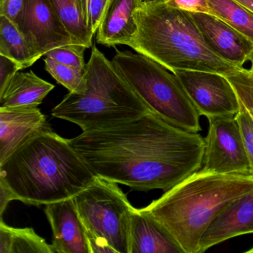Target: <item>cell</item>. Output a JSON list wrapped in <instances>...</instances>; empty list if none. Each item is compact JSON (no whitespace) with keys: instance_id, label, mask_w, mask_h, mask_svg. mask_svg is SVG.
I'll return each instance as SVG.
<instances>
[{"instance_id":"6da1fadb","label":"cell","mask_w":253,"mask_h":253,"mask_svg":"<svg viewBox=\"0 0 253 253\" xmlns=\"http://www.w3.org/2000/svg\"><path fill=\"white\" fill-rule=\"evenodd\" d=\"M96 177L133 190L167 191L199 171L205 139L150 112L69 140Z\"/></svg>"},{"instance_id":"7a4b0ae2","label":"cell","mask_w":253,"mask_h":253,"mask_svg":"<svg viewBox=\"0 0 253 253\" xmlns=\"http://www.w3.org/2000/svg\"><path fill=\"white\" fill-rule=\"evenodd\" d=\"M96 177L69 140L54 131L34 137L0 164V181L30 205L73 198Z\"/></svg>"},{"instance_id":"3957f363","label":"cell","mask_w":253,"mask_h":253,"mask_svg":"<svg viewBox=\"0 0 253 253\" xmlns=\"http://www.w3.org/2000/svg\"><path fill=\"white\" fill-rule=\"evenodd\" d=\"M253 189L251 174L200 169L142 210L167 229L183 253H199L201 238L216 216Z\"/></svg>"},{"instance_id":"277c9868","label":"cell","mask_w":253,"mask_h":253,"mask_svg":"<svg viewBox=\"0 0 253 253\" xmlns=\"http://www.w3.org/2000/svg\"><path fill=\"white\" fill-rule=\"evenodd\" d=\"M135 17L138 30L128 46L172 73L201 71L227 76L241 69L211 51L190 13L161 2L140 5Z\"/></svg>"},{"instance_id":"5b68a950","label":"cell","mask_w":253,"mask_h":253,"mask_svg":"<svg viewBox=\"0 0 253 253\" xmlns=\"http://www.w3.org/2000/svg\"><path fill=\"white\" fill-rule=\"evenodd\" d=\"M85 92H69L52 109L54 118L77 124L83 131L100 129L137 119L150 112L113 62L93 47L86 64Z\"/></svg>"},{"instance_id":"8992f818","label":"cell","mask_w":253,"mask_h":253,"mask_svg":"<svg viewBox=\"0 0 253 253\" xmlns=\"http://www.w3.org/2000/svg\"><path fill=\"white\" fill-rule=\"evenodd\" d=\"M112 61L150 112L179 128L201 131V115L174 73L139 53L116 50Z\"/></svg>"},{"instance_id":"52a82bcc","label":"cell","mask_w":253,"mask_h":253,"mask_svg":"<svg viewBox=\"0 0 253 253\" xmlns=\"http://www.w3.org/2000/svg\"><path fill=\"white\" fill-rule=\"evenodd\" d=\"M118 184L97 177L73 198L91 253H128L134 208Z\"/></svg>"},{"instance_id":"ba28073f","label":"cell","mask_w":253,"mask_h":253,"mask_svg":"<svg viewBox=\"0 0 253 253\" xmlns=\"http://www.w3.org/2000/svg\"><path fill=\"white\" fill-rule=\"evenodd\" d=\"M201 171L224 174H251L236 115L209 118ZM252 175V174H251Z\"/></svg>"},{"instance_id":"9c48e42d","label":"cell","mask_w":253,"mask_h":253,"mask_svg":"<svg viewBox=\"0 0 253 253\" xmlns=\"http://www.w3.org/2000/svg\"><path fill=\"white\" fill-rule=\"evenodd\" d=\"M189 98L207 118L236 115L240 109L238 95L224 75L201 71H177Z\"/></svg>"},{"instance_id":"30bf717a","label":"cell","mask_w":253,"mask_h":253,"mask_svg":"<svg viewBox=\"0 0 253 253\" xmlns=\"http://www.w3.org/2000/svg\"><path fill=\"white\" fill-rule=\"evenodd\" d=\"M14 23L42 56L58 47L80 44L66 29L49 0H24L23 9Z\"/></svg>"},{"instance_id":"8fae6325","label":"cell","mask_w":253,"mask_h":253,"mask_svg":"<svg viewBox=\"0 0 253 253\" xmlns=\"http://www.w3.org/2000/svg\"><path fill=\"white\" fill-rule=\"evenodd\" d=\"M191 15L206 43L217 57L238 68L253 60V42L233 27L211 14Z\"/></svg>"},{"instance_id":"7c38bea8","label":"cell","mask_w":253,"mask_h":253,"mask_svg":"<svg viewBox=\"0 0 253 253\" xmlns=\"http://www.w3.org/2000/svg\"><path fill=\"white\" fill-rule=\"evenodd\" d=\"M51 131L38 107L0 108V164L34 137Z\"/></svg>"},{"instance_id":"4fadbf2b","label":"cell","mask_w":253,"mask_h":253,"mask_svg":"<svg viewBox=\"0 0 253 253\" xmlns=\"http://www.w3.org/2000/svg\"><path fill=\"white\" fill-rule=\"evenodd\" d=\"M54 253H91L86 230L74 198L45 205Z\"/></svg>"},{"instance_id":"5bb4252c","label":"cell","mask_w":253,"mask_h":253,"mask_svg":"<svg viewBox=\"0 0 253 253\" xmlns=\"http://www.w3.org/2000/svg\"><path fill=\"white\" fill-rule=\"evenodd\" d=\"M250 233H253V189L216 216L201 238L199 253L226 240Z\"/></svg>"},{"instance_id":"9a60e30c","label":"cell","mask_w":253,"mask_h":253,"mask_svg":"<svg viewBox=\"0 0 253 253\" xmlns=\"http://www.w3.org/2000/svg\"><path fill=\"white\" fill-rule=\"evenodd\" d=\"M140 5V0H110L97 30V43L128 45L138 30L135 13Z\"/></svg>"},{"instance_id":"2e32d148","label":"cell","mask_w":253,"mask_h":253,"mask_svg":"<svg viewBox=\"0 0 253 253\" xmlns=\"http://www.w3.org/2000/svg\"><path fill=\"white\" fill-rule=\"evenodd\" d=\"M128 253H183L167 229L142 209L134 208Z\"/></svg>"},{"instance_id":"e0dca14e","label":"cell","mask_w":253,"mask_h":253,"mask_svg":"<svg viewBox=\"0 0 253 253\" xmlns=\"http://www.w3.org/2000/svg\"><path fill=\"white\" fill-rule=\"evenodd\" d=\"M54 85L29 72H17L0 94V108L38 107Z\"/></svg>"},{"instance_id":"ac0fdd59","label":"cell","mask_w":253,"mask_h":253,"mask_svg":"<svg viewBox=\"0 0 253 253\" xmlns=\"http://www.w3.org/2000/svg\"><path fill=\"white\" fill-rule=\"evenodd\" d=\"M0 55L14 60L22 69L31 67L42 57L17 26L5 16H0Z\"/></svg>"},{"instance_id":"d6986e66","label":"cell","mask_w":253,"mask_h":253,"mask_svg":"<svg viewBox=\"0 0 253 253\" xmlns=\"http://www.w3.org/2000/svg\"><path fill=\"white\" fill-rule=\"evenodd\" d=\"M0 253H54L51 244L32 228H14L0 221Z\"/></svg>"},{"instance_id":"ffe728a7","label":"cell","mask_w":253,"mask_h":253,"mask_svg":"<svg viewBox=\"0 0 253 253\" xmlns=\"http://www.w3.org/2000/svg\"><path fill=\"white\" fill-rule=\"evenodd\" d=\"M208 2L214 16L253 42V12L235 0H208Z\"/></svg>"},{"instance_id":"44dd1931","label":"cell","mask_w":253,"mask_h":253,"mask_svg":"<svg viewBox=\"0 0 253 253\" xmlns=\"http://www.w3.org/2000/svg\"><path fill=\"white\" fill-rule=\"evenodd\" d=\"M71 35L87 48L92 46L93 35L85 26L79 0H49Z\"/></svg>"},{"instance_id":"7402d4cb","label":"cell","mask_w":253,"mask_h":253,"mask_svg":"<svg viewBox=\"0 0 253 253\" xmlns=\"http://www.w3.org/2000/svg\"><path fill=\"white\" fill-rule=\"evenodd\" d=\"M45 69L58 84L67 88L69 92H85L87 80L85 74L67 65L62 64L49 57H45Z\"/></svg>"},{"instance_id":"603a6c76","label":"cell","mask_w":253,"mask_h":253,"mask_svg":"<svg viewBox=\"0 0 253 253\" xmlns=\"http://www.w3.org/2000/svg\"><path fill=\"white\" fill-rule=\"evenodd\" d=\"M226 77L233 86L240 103L253 119V74L250 69L241 68Z\"/></svg>"},{"instance_id":"cb8c5ba5","label":"cell","mask_w":253,"mask_h":253,"mask_svg":"<svg viewBox=\"0 0 253 253\" xmlns=\"http://www.w3.org/2000/svg\"><path fill=\"white\" fill-rule=\"evenodd\" d=\"M86 47L81 44H69L54 48L45 54V57H49L62 64L72 66L85 74L86 64L85 54Z\"/></svg>"},{"instance_id":"d4e9b609","label":"cell","mask_w":253,"mask_h":253,"mask_svg":"<svg viewBox=\"0 0 253 253\" xmlns=\"http://www.w3.org/2000/svg\"><path fill=\"white\" fill-rule=\"evenodd\" d=\"M109 1L110 0H79L85 26L93 36L98 30Z\"/></svg>"},{"instance_id":"484cf974","label":"cell","mask_w":253,"mask_h":253,"mask_svg":"<svg viewBox=\"0 0 253 253\" xmlns=\"http://www.w3.org/2000/svg\"><path fill=\"white\" fill-rule=\"evenodd\" d=\"M236 119L242 136L244 149L250 162L251 174L253 176V119L248 111L241 103L239 112L236 115Z\"/></svg>"},{"instance_id":"4316f807","label":"cell","mask_w":253,"mask_h":253,"mask_svg":"<svg viewBox=\"0 0 253 253\" xmlns=\"http://www.w3.org/2000/svg\"><path fill=\"white\" fill-rule=\"evenodd\" d=\"M167 3L191 14L201 13L214 15L209 5L208 0H168Z\"/></svg>"},{"instance_id":"83f0119b","label":"cell","mask_w":253,"mask_h":253,"mask_svg":"<svg viewBox=\"0 0 253 253\" xmlns=\"http://www.w3.org/2000/svg\"><path fill=\"white\" fill-rule=\"evenodd\" d=\"M22 70L18 63L3 55H0V94L3 92L13 77Z\"/></svg>"},{"instance_id":"f1b7e54d","label":"cell","mask_w":253,"mask_h":253,"mask_svg":"<svg viewBox=\"0 0 253 253\" xmlns=\"http://www.w3.org/2000/svg\"><path fill=\"white\" fill-rule=\"evenodd\" d=\"M23 5L24 0H0V16H5L14 23Z\"/></svg>"},{"instance_id":"f546056e","label":"cell","mask_w":253,"mask_h":253,"mask_svg":"<svg viewBox=\"0 0 253 253\" xmlns=\"http://www.w3.org/2000/svg\"><path fill=\"white\" fill-rule=\"evenodd\" d=\"M16 200L13 192L10 190L9 188L3 183L0 181V214L1 219H2V214L6 210L7 206L10 201Z\"/></svg>"},{"instance_id":"4dcf8cb0","label":"cell","mask_w":253,"mask_h":253,"mask_svg":"<svg viewBox=\"0 0 253 253\" xmlns=\"http://www.w3.org/2000/svg\"><path fill=\"white\" fill-rule=\"evenodd\" d=\"M235 1L253 12V0H235Z\"/></svg>"},{"instance_id":"1f68e13d","label":"cell","mask_w":253,"mask_h":253,"mask_svg":"<svg viewBox=\"0 0 253 253\" xmlns=\"http://www.w3.org/2000/svg\"><path fill=\"white\" fill-rule=\"evenodd\" d=\"M168 0H140L141 5H151V4L161 3L167 2Z\"/></svg>"},{"instance_id":"d6a6232c","label":"cell","mask_w":253,"mask_h":253,"mask_svg":"<svg viewBox=\"0 0 253 253\" xmlns=\"http://www.w3.org/2000/svg\"><path fill=\"white\" fill-rule=\"evenodd\" d=\"M252 61V66H251V68H250V72H252V73L253 74V60H251Z\"/></svg>"},{"instance_id":"836d02e7","label":"cell","mask_w":253,"mask_h":253,"mask_svg":"<svg viewBox=\"0 0 253 253\" xmlns=\"http://www.w3.org/2000/svg\"><path fill=\"white\" fill-rule=\"evenodd\" d=\"M246 253H253V247H252V248L250 249V250H247V251L246 252Z\"/></svg>"}]
</instances>
